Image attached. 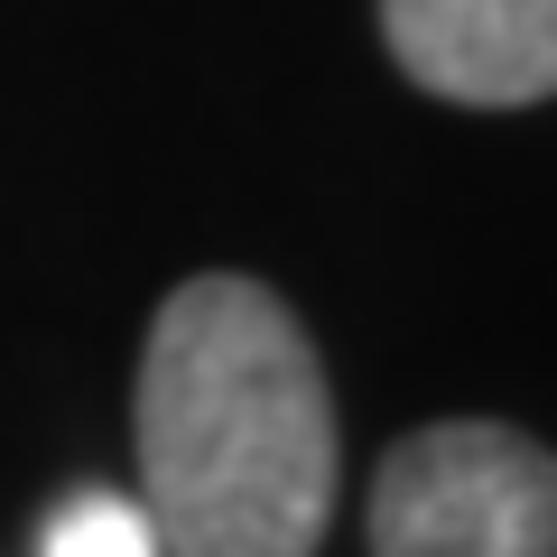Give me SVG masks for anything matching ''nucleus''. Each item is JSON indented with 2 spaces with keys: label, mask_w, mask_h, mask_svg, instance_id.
Segmentation results:
<instances>
[{
  "label": "nucleus",
  "mask_w": 557,
  "mask_h": 557,
  "mask_svg": "<svg viewBox=\"0 0 557 557\" xmlns=\"http://www.w3.org/2000/svg\"><path fill=\"white\" fill-rule=\"evenodd\" d=\"M139 483L168 557H317L344 437L278 288L205 270L159 307L139 344Z\"/></svg>",
  "instance_id": "f257e3e1"
},
{
  "label": "nucleus",
  "mask_w": 557,
  "mask_h": 557,
  "mask_svg": "<svg viewBox=\"0 0 557 557\" xmlns=\"http://www.w3.org/2000/svg\"><path fill=\"white\" fill-rule=\"evenodd\" d=\"M47 557H168L159 530H149V511L121 493H75L57 511V530H47Z\"/></svg>",
  "instance_id": "20e7f679"
},
{
  "label": "nucleus",
  "mask_w": 557,
  "mask_h": 557,
  "mask_svg": "<svg viewBox=\"0 0 557 557\" xmlns=\"http://www.w3.org/2000/svg\"><path fill=\"white\" fill-rule=\"evenodd\" d=\"M372 557H557V456L511 418H437L372 474Z\"/></svg>",
  "instance_id": "f03ea898"
},
{
  "label": "nucleus",
  "mask_w": 557,
  "mask_h": 557,
  "mask_svg": "<svg viewBox=\"0 0 557 557\" xmlns=\"http://www.w3.org/2000/svg\"><path fill=\"white\" fill-rule=\"evenodd\" d=\"M399 75L465 112H520L557 94V0H381Z\"/></svg>",
  "instance_id": "7ed1b4c3"
}]
</instances>
